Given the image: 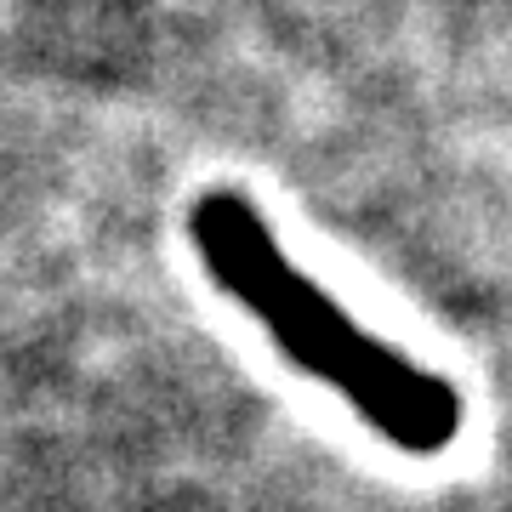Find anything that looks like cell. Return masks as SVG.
Segmentation results:
<instances>
[{
    "label": "cell",
    "instance_id": "6da1fadb",
    "mask_svg": "<svg viewBox=\"0 0 512 512\" xmlns=\"http://www.w3.org/2000/svg\"><path fill=\"white\" fill-rule=\"evenodd\" d=\"M188 239L200 251L205 274L217 279V291L234 296L302 376L342 393L393 450L444 456L456 444L461 433L456 387L353 325L348 313L279 251L268 217L245 194H234V188L200 194L194 211H188Z\"/></svg>",
    "mask_w": 512,
    "mask_h": 512
}]
</instances>
